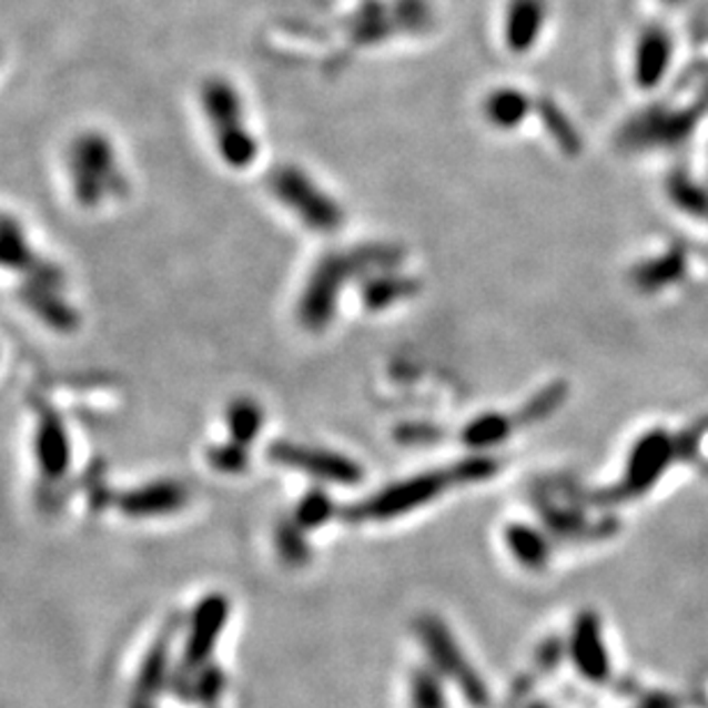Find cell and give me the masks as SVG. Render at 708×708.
Instances as JSON below:
<instances>
[{
    "label": "cell",
    "instance_id": "6da1fadb",
    "mask_svg": "<svg viewBox=\"0 0 708 708\" xmlns=\"http://www.w3.org/2000/svg\"><path fill=\"white\" fill-rule=\"evenodd\" d=\"M499 472V463L490 456H472L463 458L448 467H439L433 472H422L405 481L392 483L375 495L352 504L343 510L347 523H386L398 515L433 504L442 495L454 488L472 486V483L488 481Z\"/></svg>",
    "mask_w": 708,
    "mask_h": 708
},
{
    "label": "cell",
    "instance_id": "7a4b0ae2",
    "mask_svg": "<svg viewBox=\"0 0 708 708\" xmlns=\"http://www.w3.org/2000/svg\"><path fill=\"white\" fill-rule=\"evenodd\" d=\"M401 257L403 251L390 244H366L322 257L311 272L300 297V325L309 332L325 330L334 320L341 293L354 276H373L377 272L396 270L401 265Z\"/></svg>",
    "mask_w": 708,
    "mask_h": 708
},
{
    "label": "cell",
    "instance_id": "3957f363",
    "mask_svg": "<svg viewBox=\"0 0 708 708\" xmlns=\"http://www.w3.org/2000/svg\"><path fill=\"white\" fill-rule=\"evenodd\" d=\"M201 104L208 122L212 124L216 150L225 164L233 169L251 166L257 156V143L244 122L237 90L229 81L212 79L203 85Z\"/></svg>",
    "mask_w": 708,
    "mask_h": 708
},
{
    "label": "cell",
    "instance_id": "277c9868",
    "mask_svg": "<svg viewBox=\"0 0 708 708\" xmlns=\"http://www.w3.org/2000/svg\"><path fill=\"white\" fill-rule=\"evenodd\" d=\"M692 448L688 437H671L665 431L647 433L633 446L621 481L615 488L600 493V499L605 504H619L644 495L656 486V481L676 458L690 456Z\"/></svg>",
    "mask_w": 708,
    "mask_h": 708
},
{
    "label": "cell",
    "instance_id": "5b68a950",
    "mask_svg": "<svg viewBox=\"0 0 708 708\" xmlns=\"http://www.w3.org/2000/svg\"><path fill=\"white\" fill-rule=\"evenodd\" d=\"M72 191L81 205L94 208L124 189V178L109 139L102 134L79 136L68 156Z\"/></svg>",
    "mask_w": 708,
    "mask_h": 708
},
{
    "label": "cell",
    "instance_id": "8992f818",
    "mask_svg": "<svg viewBox=\"0 0 708 708\" xmlns=\"http://www.w3.org/2000/svg\"><path fill=\"white\" fill-rule=\"evenodd\" d=\"M270 189L281 205L293 212L309 231L332 235L345 221L343 208L327 196L304 171L281 166L270 178Z\"/></svg>",
    "mask_w": 708,
    "mask_h": 708
},
{
    "label": "cell",
    "instance_id": "52a82bcc",
    "mask_svg": "<svg viewBox=\"0 0 708 708\" xmlns=\"http://www.w3.org/2000/svg\"><path fill=\"white\" fill-rule=\"evenodd\" d=\"M270 461L279 467L304 472L320 481L336 483V486H354L364 478V469L352 458L327 448H313L309 444L274 442L270 446Z\"/></svg>",
    "mask_w": 708,
    "mask_h": 708
},
{
    "label": "cell",
    "instance_id": "ba28073f",
    "mask_svg": "<svg viewBox=\"0 0 708 708\" xmlns=\"http://www.w3.org/2000/svg\"><path fill=\"white\" fill-rule=\"evenodd\" d=\"M0 267L8 272L30 274L36 285H58V272L51 265L38 261L21 223L12 216L0 214Z\"/></svg>",
    "mask_w": 708,
    "mask_h": 708
},
{
    "label": "cell",
    "instance_id": "9c48e42d",
    "mask_svg": "<svg viewBox=\"0 0 708 708\" xmlns=\"http://www.w3.org/2000/svg\"><path fill=\"white\" fill-rule=\"evenodd\" d=\"M36 458L40 476L47 483L64 476L70 467V442L60 418L49 409L42 407L38 412V433H36Z\"/></svg>",
    "mask_w": 708,
    "mask_h": 708
},
{
    "label": "cell",
    "instance_id": "30bf717a",
    "mask_svg": "<svg viewBox=\"0 0 708 708\" xmlns=\"http://www.w3.org/2000/svg\"><path fill=\"white\" fill-rule=\"evenodd\" d=\"M547 17L545 0H508L504 17V42L513 53L534 49Z\"/></svg>",
    "mask_w": 708,
    "mask_h": 708
},
{
    "label": "cell",
    "instance_id": "8fae6325",
    "mask_svg": "<svg viewBox=\"0 0 708 708\" xmlns=\"http://www.w3.org/2000/svg\"><path fill=\"white\" fill-rule=\"evenodd\" d=\"M422 635H424V639L428 644V649H433V656L437 658V663L446 671L456 669V679H458L461 688L465 690V695H469L476 701V706H483V701H488V695L483 692L476 676L467 667H461L463 660H461V656L456 651V644L451 641V637L446 635L444 626L439 621H435V619H426L422 624Z\"/></svg>",
    "mask_w": 708,
    "mask_h": 708
},
{
    "label": "cell",
    "instance_id": "7c38bea8",
    "mask_svg": "<svg viewBox=\"0 0 708 708\" xmlns=\"http://www.w3.org/2000/svg\"><path fill=\"white\" fill-rule=\"evenodd\" d=\"M189 499V490L180 481H159L152 486L127 493L120 502L129 515H166L180 510Z\"/></svg>",
    "mask_w": 708,
    "mask_h": 708
},
{
    "label": "cell",
    "instance_id": "4fadbf2b",
    "mask_svg": "<svg viewBox=\"0 0 708 708\" xmlns=\"http://www.w3.org/2000/svg\"><path fill=\"white\" fill-rule=\"evenodd\" d=\"M416 290H418L416 279L405 276L396 270H386V272H377L373 276H366L362 297L371 311H382V309L394 306L401 300L412 297Z\"/></svg>",
    "mask_w": 708,
    "mask_h": 708
},
{
    "label": "cell",
    "instance_id": "5bb4252c",
    "mask_svg": "<svg viewBox=\"0 0 708 708\" xmlns=\"http://www.w3.org/2000/svg\"><path fill=\"white\" fill-rule=\"evenodd\" d=\"M686 272V257L681 249H674L660 257H654V261L641 263L633 270V283L639 290H647V293H654V290H660L669 283H674L676 279H681Z\"/></svg>",
    "mask_w": 708,
    "mask_h": 708
},
{
    "label": "cell",
    "instance_id": "9a60e30c",
    "mask_svg": "<svg viewBox=\"0 0 708 708\" xmlns=\"http://www.w3.org/2000/svg\"><path fill=\"white\" fill-rule=\"evenodd\" d=\"M529 109H532L529 97L513 88H499L490 92L486 104H483V113H486V118L499 129L518 127L529 113Z\"/></svg>",
    "mask_w": 708,
    "mask_h": 708
},
{
    "label": "cell",
    "instance_id": "2e32d148",
    "mask_svg": "<svg viewBox=\"0 0 708 708\" xmlns=\"http://www.w3.org/2000/svg\"><path fill=\"white\" fill-rule=\"evenodd\" d=\"M515 428H518L515 418L499 412H486L465 426L463 442L472 448H493L506 442Z\"/></svg>",
    "mask_w": 708,
    "mask_h": 708
},
{
    "label": "cell",
    "instance_id": "e0dca14e",
    "mask_svg": "<svg viewBox=\"0 0 708 708\" xmlns=\"http://www.w3.org/2000/svg\"><path fill=\"white\" fill-rule=\"evenodd\" d=\"M575 656L589 676L598 679L605 674V654L600 644V633H598V621L591 615H585L575 626Z\"/></svg>",
    "mask_w": 708,
    "mask_h": 708
},
{
    "label": "cell",
    "instance_id": "ac0fdd59",
    "mask_svg": "<svg viewBox=\"0 0 708 708\" xmlns=\"http://www.w3.org/2000/svg\"><path fill=\"white\" fill-rule=\"evenodd\" d=\"M506 543L513 557L529 568L545 566L547 555H550V547H547L545 536L527 525H510L506 529Z\"/></svg>",
    "mask_w": 708,
    "mask_h": 708
},
{
    "label": "cell",
    "instance_id": "d6986e66",
    "mask_svg": "<svg viewBox=\"0 0 708 708\" xmlns=\"http://www.w3.org/2000/svg\"><path fill=\"white\" fill-rule=\"evenodd\" d=\"M229 428L231 442L240 446H251V442L261 435L263 428V409L251 398H240L229 407Z\"/></svg>",
    "mask_w": 708,
    "mask_h": 708
},
{
    "label": "cell",
    "instance_id": "ffe728a7",
    "mask_svg": "<svg viewBox=\"0 0 708 708\" xmlns=\"http://www.w3.org/2000/svg\"><path fill=\"white\" fill-rule=\"evenodd\" d=\"M568 396V386L564 382H553L547 384L543 392H538L536 396H532L525 407H520L523 412L515 416V422H518V426H529V424H538V422H545L547 416L555 414L564 401Z\"/></svg>",
    "mask_w": 708,
    "mask_h": 708
},
{
    "label": "cell",
    "instance_id": "44dd1931",
    "mask_svg": "<svg viewBox=\"0 0 708 708\" xmlns=\"http://www.w3.org/2000/svg\"><path fill=\"white\" fill-rule=\"evenodd\" d=\"M334 515V502L327 493L322 490H311L309 495H304L300 499V506L295 510V523L302 529H313V527H322Z\"/></svg>",
    "mask_w": 708,
    "mask_h": 708
},
{
    "label": "cell",
    "instance_id": "7402d4cb",
    "mask_svg": "<svg viewBox=\"0 0 708 708\" xmlns=\"http://www.w3.org/2000/svg\"><path fill=\"white\" fill-rule=\"evenodd\" d=\"M669 196L684 212L708 219V196L701 189L692 186L686 178L676 175L669 180Z\"/></svg>",
    "mask_w": 708,
    "mask_h": 708
},
{
    "label": "cell",
    "instance_id": "603a6c76",
    "mask_svg": "<svg viewBox=\"0 0 708 708\" xmlns=\"http://www.w3.org/2000/svg\"><path fill=\"white\" fill-rule=\"evenodd\" d=\"M540 115H543L547 129H550L553 139L566 150V154H577L579 152V139L575 134V129L570 127V122L566 120V115L550 102H545L540 107Z\"/></svg>",
    "mask_w": 708,
    "mask_h": 708
},
{
    "label": "cell",
    "instance_id": "cb8c5ba5",
    "mask_svg": "<svg viewBox=\"0 0 708 708\" xmlns=\"http://www.w3.org/2000/svg\"><path fill=\"white\" fill-rule=\"evenodd\" d=\"M302 532L304 529L295 520L283 523L276 532V545H279L281 555L293 564H302L309 559V545H306Z\"/></svg>",
    "mask_w": 708,
    "mask_h": 708
},
{
    "label": "cell",
    "instance_id": "d4e9b609",
    "mask_svg": "<svg viewBox=\"0 0 708 708\" xmlns=\"http://www.w3.org/2000/svg\"><path fill=\"white\" fill-rule=\"evenodd\" d=\"M208 458H210L214 469H219L223 474H237V472H244L249 465V448L240 446L235 442L221 444V446H214L210 451Z\"/></svg>",
    "mask_w": 708,
    "mask_h": 708
},
{
    "label": "cell",
    "instance_id": "484cf974",
    "mask_svg": "<svg viewBox=\"0 0 708 708\" xmlns=\"http://www.w3.org/2000/svg\"><path fill=\"white\" fill-rule=\"evenodd\" d=\"M416 708H442V697L431 681L416 684Z\"/></svg>",
    "mask_w": 708,
    "mask_h": 708
}]
</instances>
